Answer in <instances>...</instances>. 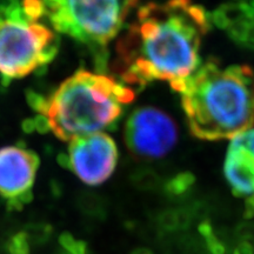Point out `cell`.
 Instances as JSON below:
<instances>
[{
    "instance_id": "1",
    "label": "cell",
    "mask_w": 254,
    "mask_h": 254,
    "mask_svg": "<svg viewBox=\"0 0 254 254\" xmlns=\"http://www.w3.org/2000/svg\"><path fill=\"white\" fill-rule=\"evenodd\" d=\"M208 28V14L192 0L148 2L117 43L114 72L132 90L163 80L180 93L200 66Z\"/></svg>"
},
{
    "instance_id": "2",
    "label": "cell",
    "mask_w": 254,
    "mask_h": 254,
    "mask_svg": "<svg viewBox=\"0 0 254 254\" xmlns=\"http://www.w3.org/2000/svg\"><path fill=\"white\" fill-rule=\"evenodd\" d=\"M134 100V91L104 73L79 69L47 97L30 94L37 112L36 128L49 131L60 140L71 141L99 133L120 118L125 105Z\"/></svg>"
},
{
    "instance_id": "3",
    "label": "cell",
    "mask_w": 254,
    "mask_h": 254,
    "mask_svg": "<svg viewBox=\"0 0 254 254\" xmlns=\"http://www.w3.org/2000/svg\"><path fill=\"white\" fill-rule=\"evenodd\" d=\"M182 105L190 131L201 140L233 139L254 125V71L218 62L200 65L184 85Z\"/></svg>"
},
{
    "instance_id": "4",
    "label": "cell",
    "mask_w": 254,
    "mask_h": 254,
    "mask_svg": "<svg viewBox=\"0 0 254 254\" xmlns=\"http://www.w3.org/2000/svg\"><path fill=\"white\" fill-rule=\"evenodd\" d=\"M25 11L56 33L105 50L139 0H20Z\"/></svg>"
},
{
    "instance_id": "5",
    "label": "cell",
    "mask_w": 254,
    "mask_h": 254,
    "mask_svg": "<svg viewBox=\"0 0 254 254\" xmlns=\"http://www.w3.org/2000/svg\"><path fill=\"white\" fill-rule=\"evenodd\" d=\"M59 37L32 18L20 0L0 5V75L4 81L27 77L56 58Z\"/></svg>"
},
{
    "instance_id": "6",
    "label": "cell",
    "mask_w": 254,
    "mask_h": 254,
    "mask_svg": "<svg viewBox=\"0 0 254 254\" xmlns=\"http://www.w3.org/2000/svg\"><path fill=\"white\" fill-rule=\"evenodd\" d=\"M124 139L128 151L136 158L159 159L177 144L178 128L166 112L154 106H141L126 120Z\"/></svg>"
},
{
    "instance_id": "7",
    "label": "cell",
    "mask_w": 254,
    "mask_h": 254,
    "mask_svg": "<svg viewBox=\"0 0 254 254\" xmlns=\"http://www.w3.org/2000/svg\"><path fill=\"white\" fill-rule=\"evenodd\" d=\"M68 142L67 152L60 161L78 179L91 186L110 179L118 163V147L109 134L93 133Z\"/></svg>"
},
{
    "instance_id": "8",
    "label": "cell",
    "mask_w": 254,
    "mask_h": 254,
    "mask_svg": "<svg viewBox=\"0 0 254 254\" xmlns=\"http://www.w3.org/2000/svg\"><path fill=\"white\" fill-rule=\"evenodd\" d=\"M39 157L23 145L0 148V196L9 209H20L32 200Z\"/></svg>"
},
{
    "instance_id": "9",
    "label": "cell",
    "mask_w": 254,
    "mask_h": 254,
    "mask_svg": "<svg viewBox=\"0 0 254 254\" xmlns=\"http://www.w3.org/2000/svg\"><path fill=\"white\" fill-rule=\"evenodd\" d=\"M224 173L234 195L249 198L254 194V128L232 139Z\"/></svg>"
},
{
    "instance_id": "10",
    "label": "cell",
    "mask_w": 254,
    "mask_h": 254,
    "mask_svg": "<svg viewBox=\"0 0 254 254\" xmlns=\"http://www.w3.org/2000/svg\"><path fill=\"white\" fill-rule=\"evenodd\" d=\"M211 19L237 44L254 50V11L249 4L222 5Z\"/></svg>"
},
{
    "instance_id": "11",
    "label": "cell",
    "mask_w": 254,
    "mask_h": 254,
    "mask_svg": "<svg viewBox=\"0 0 254 254\" xmlns=\"http://www.w3.org/2000/svg\"><path fill=\"white\" fill-rule=\"evenodd\" d=\"M199 233L204 238L208 252L211 254H225L226 249L222 241L215 236L213 227L208 221H204L199 225Z\"/></svg>"
},
{
    "instance_id": "12",
    "label": "cell",
    "mask_w": 254,
    "mask_h": 254,
    "mask_svg": "<svg viewBox=\"0 0 254 254\" xmlns=\"http://www.w3.org/2000/svg\"><path fill=\"white\" fill-rule=\"evenodd\" d=\"M160 227L166 232H174L180 228L186 227L189 225V218L186 215L178 213V212H165L159 219Z\"/></svg>"
},
{
    "instance_id": "13",
    "label": "cell",
    "mask_w": 254,
    "mask_h": 254,
    "mask_svg": "<svg viewBox=\"0 0 254 254\" xmlns=\"http://www.w3.org/2000/svg\"><path fill=\"white\" fill-rule=\"evenodd\" d=\"M193 183H194V178L190 176V174H179V176H177L176 178L170 180V183H168L166 186V190L171 195H183L184 193H186L187 190H189Z\"/></svg>"
},
{
    "instance_id": "14",
    "label": "cell",
    "mask_w": 254,
    "mask_h": 254,
    "mask_svg": "<svg viewBox=\"0 0 254 254\" xmlns=\"http://www.w3.org/2000/svg\"><path fill=\"white\" fill-rule=\"evenodd\" d=\"M62 254H88L86 244L77 240L69 234H63L59 239Z\"/></svg>"
},
{
    "instance_id": "15",
    "label": "cell",
    "mask_w": 254,
    "mask_h": 254,
    "mask_svg": "<svg viewBox=\"0 0 254 254\" xmlns=\"http://www.w3.org/2000/svg\"><path fill=\"white\" fill-rule=\"evenodd\" d=\"M9 254H28L30 253V243L26 233L15 234L11 238L8 244Z\"/></svg>"
},
{
    "instance_id": "16",
    "label": "cell",
    "mask_w": 254,
    "mask_h": 254,
    "mask_svg": "<svg viewBox=\"0 0 254 254\" xmlns=\"http://www.w3.org/2000/svg\"><path fill=\"white\" fill-rule=\"evenodd\" d=\"M238 237L243 241H247V243L252 244L254 243V224L252 222H247V224H241L238 227Z\"/></svg>"
},
{
    "instance_id": "17",
    "label": "cell",
    "mask_w": 254,
    "mask_h": 254,
    "mask_svg": "<svg viewBox=\"0 0 254 254\" xmlns=\"http://www.w3.org/2000/svg\"><path fill=\"white\" fill-rule=\"evenodd\" d=\"M234 254H254V246L247 241H241L234 250Z\"/></svg>"
},
{
    "instance_id": "18",
    "label": "cell",
    "mask_w": 254,
    "mask_h": 254,
    "mask_svg": "<svg viewBox=\"0 0 254 254\" xmlns=\"http://www.w3.org/2000/svg\"><path fill=\"white\" fill-rule=\"evenodd\" d=\"M245 217L249 219L254 217V194L245 200Z\"/></svg>"
},
{
    "instance_id": "19",
    "label": "cell",
    "mask_w": 254,
    "mask_h": 254,
    "mask_svg": "<svg viewBox=\"0 0 254 254\" xmlns=\"http://www.w3.org/2000/svg\"><path fill=\"white\" fill-rule=\"evenodd\" d=\"M132 254H153V253H152L150 250H146V249H138V250L133 251Z\"/></svg>"
}]
</instances>
